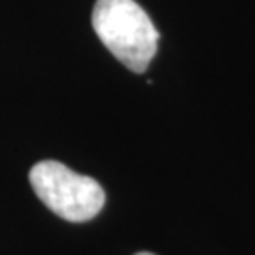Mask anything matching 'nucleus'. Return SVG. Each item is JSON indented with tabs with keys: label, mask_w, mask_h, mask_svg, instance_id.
Masks as SVG:
<instances>
[{
	"label": "nucleus",
	"mask_w": 255,
	"mask_h": 255,
	"mask_svg": "<svg viewBox=\"0 0 255 255\" xmlns=\"http://www.w3.org/2000/svg\"><path fill=\"white\" fill-rule=\"evenodd\" d=\"M93 28L110 53L134 74L146 72L157 53L159 32L134 0H97Z\"/></svg>",
	"instance_id": "1"
},
{
	"label": "nucleus",
	"mask_w": 255,
	"mask_h": 255,
	"mask_svg": "<svg viewBox=\"0 0 255 255\" xmlns=\"http://www.w3.org/2000/svg\"><path fill=\"white\" fill-rule=\"evenodd\" d=\"M28 180L38 199L59 218L83 223L93 219L106 202V193L97 180L76 174L59 161H40Z\"/></svg>",
	"instance_id": "2"
},
{
	"label": "nucleus",
	"mask_w": 255,
	"mask_h": 255,
	"mask_svg": "<svg viewBox=\"0 0 255 255\" xmlns=\"http://www.w3.org/2000/svg\"><path fill=\"white\" fill-rule=\"evenodd\" d=\"M136 255H153V254H147V252H140V254H136Z\"/></svg>",
	"instance_id": "3"
}]
</instances>
